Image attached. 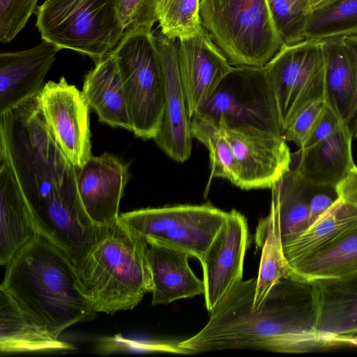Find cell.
<instances>
[{
  "instance_id": "18",
  "label": "cell",
  "mask_w": 357,
  "mask_h": 357,
  "mask_svg": "<svg viewBox=\"0 0 357 357\" xmlns=\"http://www.w3.org/2000/svg\"><path fill=\"white\" fill-rule=\"evenodd\" d=\"M352 136L349 124L341 123L325 139L292 154L298 159L293 168L310 187L335 189L355 166Z\"/></svg>"
},
{
  "instance_id": "35",
  "label": "cell",
  "mask_w": 357,
  "mask_h": 357,
  "mask_svg": "<svg viewBox=\"0 0 357 357\" xmlns=\"http://www.w3.org/2000/svg\"><path fill=\"white\" fill-rule=\"evenodd\" d=\"M326 107L324 99L312 102L303 109L283 132L286 141L302 148Z\"/></svg>"
},
{
  "instance_id": "7",
  "label": "cell",
  "mask_w": 357,
  "mask_h": 357,
  "mask_svg": "<svg viewBox=\"0 0 357 357\" xmlns=\"http://www.w3.org/2000/svg\"><path fill=\"white\" fill-rule=\"evenodd\" d=\"M135 135L154 139L162 123L165 84L153 32L126 31L114 50Z\"/></svg>"
},
{
  "instance_id": "32",
  "label": "cell",
  "mask_w": 357,
  "mask_h": 357,
  "mask_svg": "<svg viewBox=\"0 0 357 357\" xmlns=\"http://www.w3.org/2000/svg\"><path fill=\"white\" fill-rule=\"evenodd\" d=\"M270 5L283 45L304 40L310 13L308 0H270Z\"/></svg>"
},
{
  "instance_id": "39",
  "label": "cell",
  "mask_w": 357,
  "mask_h": 357,
  "mask_svg": "<svg viewBox=\"0 0 357 357\" xmlns=\"http://www.w3.org/2000/svg\"><path fill=\"white\" fill-rule=\"evenodd\" d=\"M344 40L353 56L357 68V35L345 37Z\"/></svg>"
},
{
  "instance_id": "10",
  "label": "cell",
  "mask_w": 357,
  "mask_h": 357,
  "mask_svg": "<svg viewBox=\"0 0 357 357\" xmlns=\"http://www.w3.org/2000/svg\"><path fill=\"white\" fill-rule=\"evenodd\" d=\"M263 68L275 98L283 132L307 106L324 99L320 41L283 45Z\"/></svg>"
},
{
  "instance_id": "36",
  "label": "cell",
  "mask_w": 357,
  "mask_h": 357,
  "mask_svg": "<svg viewBox=\"0 0 357 357\" xmlns=\"http://www.w3.org/2000/svg\"><path fill=\"white\" fill-rule=\"evenodd\" d=\"M344 122L337 114L326 104V107L314 125L303 146L309 148L331 135Z\"/></svg>"
},
{
  "instance_id": "5",
  "label": "cell",
  "mask_w": 357,
  "mask_h": 357,
  "mask_svg": "<svg viewBox=\"0 0 357 357\" xmlns=\"http://www.w3.org/2000/svg\"><path fill=\"white\" fill-rule=\"evenodd\" d=\"M202 24L231 65L261 68L283 42L270 0H199Z\"/></svg>"
},
{
  "instance_id": "11",
  "label": "cell",
  "mask_w": 357,
  "mask_h": 357,
  "mask_svg": "<svg viewBox=\"0 0 357 357\" xmlns=\"http://www.w3.org/2000/svg\"><path fill=\"white\" fill-rule=\"evenodd\" d=\"M38 100L57 144L77 167L91 158L89 107L82 91L61 77L45 83Z\"/></svg>"
},
{
  "instance_id": "26",
  "label": "cell",
  "mask_w": 357,
  "mask_h": 357,
  "mask_svg": "<svg viewBox=\"0 0 357 357\" xmlns=\"http://www.w3.org/2000/svg\"><path fill=\"white\" fill-rule=\"evenodd\" d=\"M279 224L282 245L290 243L308 227L310 199L314 188L291 167L271 188Z\"/></svg>"
},
{
  "instance_id": "38",
  "label": "cell",
  "mask_w": 357,
  "mask_h": 357,
  "mask_svg": "<svg viewBox=\"0 0 357 357\" xmlns=\"http://www.w3.org/2000/svg\"><path fill=\"white\" fill-rule=\"evenodd\" d=\"M338 198L357 207V167L355 165L335 188Z\"/></svg>"
},
{
  "instance_id": "14",
  "label": "cell",
  "mask_w": 357,
  "mask_h": 357,
  "mask_svg": "<svg viewBox=\"0 0 357 357\" xmlns=\"http://www.w3.org/2000/svg\"><path fill=\"white\" fill-rule=\"evenodd\" d=\"M154 39L163 72L165 104L160 129L153 140L171 159L183 162L191 155L192 137L180 75L178 40L162 33L154 35Z\"/></svg>"
},
{
  "instance_id": "9",
  "label": "cell",
  "mask_w": 357,
  "mask_h": 357,
  "mask_svg": "<svg viewBox=\"0 0 357 357\" xmlns=\"http://www.w3.org/2000/svg\"><path fill=\"white\" fill-rule=\"evenodd\" d=\"M227 213L209 204H185L137 209L119 219L146 240L183 250L201 261Z\"/></svg>"
},
{
  "instance_id": "3",
  "label": "cell",
  "mask_w": 357,
  "mask_h": 357,
  "mask_svg": "<svg viewBox=\"0 0 357 357\" xmlns=\"http://www.w3.org/2000/svg\"><path fill=\"white\" fill-rule=\"evenodd\" d=\"M72 261L76 287L93 312L132 310L153 291L147 242L119 219L96 225Z\"/></svg>"
},
{
  "instance_id": "34",
  "label": "cell",
  "mask_w": 357,
  "mask_h": 357,
  "mask_svg": "<svg viewBox=\"0 0 357 357\" xmlns=\"http://www.w3.org/2000/svg\"><path fill=\"white\" fill-rule=\"evenodd\" d=\"M158 0H117L120 20L126 31L152 32L158 22L155 8Z\"/></svg>"
},
{
  "instance_id": "37",
  "label": "cell",
  "mask_w": 357,
  "mask_h": 357,
  "mask_svg": "<svg viewBox=\"0 0 357 357\" xmlns=\"http://www.w3.org/2000/svg\"><path fill=\"white\" fill-rule=\"evenodd\" d=\"M310 199L309 226L324 214L337 199L335 189L316 188Z\"/></svg>"
},
{
  "instance_id": "29",
  "label": "cell",
  "mask_w": 357,
  "mask_h": 357,
  "mask_svg": "<svg viewBox=\"0 0 357 357\" xmlns=\"http://www.w3.org/2000/svg\"><path fill=\"white\" fill-rule=\"evenodd\" d=\"M357 35V0H328L310 11L305 40Z\"/></svg>"
},
{
  "instance_id": "15",
  "label": "cell",
  "mask_w": 357,
  "mask_h": 357,
  "mask_svg": "<svg viewBox=\"0 0 357 357\" xmlns=\"http://www.w3.org/2000/svg\"><path fill=\"white\" fill-rule=\"evenodd\" d=\"M178 58L190 121L234 66L205 29L195 36L178 40Z\"/></svg>"
},
{
  "instance_id": "12",
  "label": "cell",
  "mask_w": 357,
  "mask_h": 357,
  "mask_svg": "<svg viewBox=\"0 0 357 357\" xmlns=\"http://www.w3.org/2000/svg\"><path fill=\"white\" fill-rule=\"evenodd\" d=\"M224 130L235 158L238 188L271 189L290 170L292 154L283 135L254 127Z\"/></svg>"
},
{
  "instance_id": "21",
  "label": "cell",
  "mask_w": 357,
  "mask_h": 357,
  "mask_svg": "<svg viewBox=\"0 0 357 357\" xmlns=\"http://www.w3.org/2000/svg\"><path fill=\"white\" fill-rule=\"evenodd\" d=\"M311 282L316 331L332 342L357 333V272Z\"/></svg>"
},
{
  "instance_id": "41",
  "label": "cell",
  "mask_w": 357,
  "mask_h": 357,
  "mask_svg": "<svg viewBox=\"0 0 357 357\" xmlns=\"http://www.w3.org/2000/svg\"><path fill=\"white\" fill-rule=\"evenodd\" d=\"M355 130H356V135L357 136V117L355 121Z\"/></svg>"
},
{
  "instance_id": "27",
  "label": "cell",
  "mask_w": 357,
  "mask_h": 357,
  "mask_svg": "<svg viewBox=\"0 0 357 357\" xmlns=\"http://www.w3.org/2000/svg\"><path fill=\"white\" fill-rule=\"evenodd\" d=\"M288 268L291 275L308 282L339 278L357 272V227Z\"/></svg>"
},
{
  "instance_id": "33",
  "label": "cell",
  "mask_w": 357,
  "mask_h": 357,
  "mask_svg": "<svg viewBox=\"0 0 357 357\" xmlns=\"http://www.w3.org/2000/svg\"><path fill=\"white\" fill-rule=\"evenodd\" d=\"M38 0H0V42H10L24 29Z\"/></svg>"
},
{
  "instance_id": "25",
  "label": "cell",
  "mask_w": 357,
  "mask_h": 357,
  "mask_svg": "<svg viewBox=\"0 0 357 357\" xmlns=\"http://www.w3.org/2000/svg\"><path fill=\"white\" fill-rule=\"evenodd\" d=\"M356 227L357 207L337 197L300 236L282 246L287 267L325 249Z\"/></svg>"
},
{
  "instance_id": "23",
  "label": "cell",
  "mask_w": 357,
  "mask_h": 357,
  "mask_svg": "<svg viewBox=\"0 0 357 357\" xmlns=\"http://www.w3.org/2000/svg\"><path fill=\"white\" fill-rule=\"evenodd\" d=\"M82 93L100 121L132 130L123 84L113 52L95 61L94 68L84 76Z\"/></svg>"
},
{
  "instance_id": "40",
  "label": "cell",
  "mask_w": 357,
  "mask_h": 357,
  "mask_svg": "<svg viewBox=\"0 0 357 357\" xmlns=\"http://www.w3.org/2000/svg\"><path fill=\"white\" fill-rule=\"evenodd\" d=\"M328 0H308L310 11Z\"/></svg>"
},
{
  "instance_id": "20",
  "label": "cell",
  "mask_w": 357,
  "mask_h": 357,
  "mask_svg": "<svg viewBox=\"0 0 357 357\" xmlns=\"http://www.w3.org/2000/svg\"><path fill=\"white\" fill-rule=\"evenodd\" d=\"M0 264L6 266L39 231L10 165L0 155Z\"/></svg>"
},
{
  "instance_id": "31",
  "label": "cell",
  "mask_w": 357,
  "mask_h": 357,
  "mask_svg": "<svg viewBox=\"0 0 357 357\" xmlns=\"http://www.w3.org/2000/svg\"><path fill=\"white\" fill-rule=\"evenodd\" d=\"M155 12L160 33L169 39L189 38L204 31L199 0H158Z\"/></svg>"
},
{
  "instance_id": "13",
  "label": "cell",
  "mask_w": 357,
  "mask_h": 357,
  "mask_svg": "<svg viewBox=\"0 0 357 357\" xmlns=\"http://www.w3.org/2000/svg\"><path fill=\"white\" fill-rule=\"evenodd\" d=\"M249 245L245 217L232 209L200 261L203 268L206 307L211 312L243 278Z\"/></svg>"
},
{
  "instance_id": "30",
  "label": "cell",
  "mask_w": 357,
  "mask_h": 357,
  "mask_svg": "<svg viewBox=\"0 0 357 357\" xmlns=\"http://www.w3.org/2000/svg\"><path fill=\"white\" fill-rule=\"evenodd\" d=\"M190 128L192 138L202 143L209 152L211 177L227 179L238 187V169L224 129L199 114L190 119Z\"/></svg>"
},
{
  "instance_id": "2",
  "label": "cell",
  "mask_w": 357,
  "mask_h": 357,
  "mask_svg": "<svg viewBox=\"0 0 357 357\" xmlns=\"http://www.w3.org/2000/svg\"><path fill=\"white\" fill-rule=\"evenodd\" d=\"M256 284L257 278L237 282L210 312L206 326L177 344L182 354L225 349L303 353L332 344L315 330L311 282L289 273L252 309Z\"/></svg>"
},
{
  "instance_id": "24",
  "label": "cell",
  "mask_w": 357,
  "mask_h": 357,
  "mask_svg": "<svg viewBox=\"0 0 357 357\" xmlns=\"http://www.w3.org/2000/svg\"><path fill=\"white\" fill-rule=\"evenodd\" d=\"M324 73V100L349 124L357 115V68L344 38L320 41Z\"/></svg>"
},
{
  "instance_id": "6",
  "label": "cell",
  "mask_w": 357,
  "mask_h": 357,
  "mask_svg": "<svg viewBox=\"0 0 357 357\" xmlns=\"http://www.w3.org/2000/svg\"><path fill=\"white\" fill-rule=\"evenodd\" d=\"M35 14L43 40L95 61L112 54L126 31L117 0H46Z\"/></svg>"
},
{
  "instance_id": "22",
  "label": "cell",
  "mask_w": 357,
  "mask_h": 357,
  "mask_svg": "<svg viewBox=\"0 0 357 357\" xmlns=\"http://www.w3.org/2000/svg\"><path fill=\"white\" fill-rule=\"evenodd\" d=\"M146 241L153 277V305H166L204 294V282L194 274L189 266L190 255L188 252L153 241Z\"/></svg>"
},
{
  "instance_id": "8",
  "label": "cell",
  "mask_w": 357,
  "mask_h": 357,
  "mask_svg": "<svg viewBox=\"0 0 357 357\" xmlns=\"http://www.w3.org/2000/svg\"><path fill=\"white\" fill-rule=\"evenodd\" d=\"M196 114L224 129L254 127L283 135L263 67L234 66Z\"/></svg>"
},
{
  "instance_id": "19",
  "label": "cell",
  "mask_w": 357,
  "mask_h": 357,
  "mask_svg": "<svg viewBox=\"0 0 357 357\" xmlns=\"http://www.w3.org/2000/svg\"><path fill=\"white\" fill-rule=\"evenodd\" d=\"M47 325L0 290V351L1 354L74 349Z\"/></svg>"
},
{
  "instance_id": "17",
  "label": "cell",
  "mask_w": 357,
  "mask_h": 357,
  "mask_svg": "<svg viewBox=\"0 0 357 357\" xmlns=\"http://www.w3.org/2000/svg\"><path fill=\"white\" fill-rule=\"evenodd\" d=\"M59 50L43 40L29 49L0 54V114L41 91Z\"/></svg>"
},
{
  "instance_id": "28",
  "label": "cell",
  "mask_w": 357,
  "mask_h": 357,
  "mask_svg": "<svg viewBox=\"0 0 357 357\" xmlns=\"http://www.w3.org/2000/svg\"><path fill=\"white\" fill-rule=\"evenodd\" d=\"M257 229L258 236L264 240L252 309H257L273 286L289 273L283 255L278 215L272 202L269 214L261 220Z\"/></svg>"
},
{
  "instance_id": "16",
  "label": "cell",
  "mask_w": 357,
  "mask_h": 357,
  "mask_svg": "<svg viewBox=\"0 0 357 357\" xmlns=\"http://www.w3.org/2000/svg\"><path fill=\"white\" fill-rule=\"evenodd\" d=\"M129 179L128 165L108 152L92 155L78 167L80 199L94 225H107L119 219L121 199Z\"/></svg>"
},
{
  "instance_id": "1",
  "label": "cell",
  "mask_w": 357,
  "mask_h": 357,
  "mask_svg": "<svg viewBox=\"0 0 357 357\" xmlns=\"http://www.w3.org/2000/svg\"><path fill=\"white\" fill-rule=\"evenodd\" d=\"M38 95L0 114V155L10 165L38 230L73 260L96 225L80 199L78 167L53 137Z\"/></svg>"
},
{
  "instance_id": "4",
  "label": "cell",
  "mask_w": 357,
  "mask_h": 357,
  "mask_svg": "<svg viewBox=\"0 0 357 357\" xmlns=\"http://www.w3.org/2000/svg\"><path fill=\"white\" fill-rule=\"evenodd\" d=\"M56 335L96 317L76 287L68 254L41 231L6 266L0 286Z\"/></svg>"
}]
</instances>
